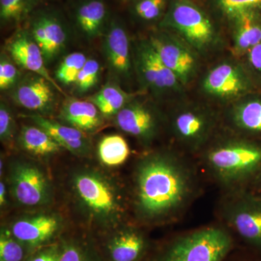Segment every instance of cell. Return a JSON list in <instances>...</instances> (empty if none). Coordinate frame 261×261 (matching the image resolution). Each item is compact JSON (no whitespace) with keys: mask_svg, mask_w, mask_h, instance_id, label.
Here are the masks:
<instances>
[{"mask_svg":"<svg viewBox=\"0 0 261 261\" xmlns=\"http://www.w3.org/2000/svg\"><path fill=\"white\" fill-rule=\"evenodd\" d=\"M232 245L231 235L224 228H201L174 240L161 261H223Z\"/></svg>","mask_w":261,"mask_h":261,"instance_id":"6","label":"cell"},{"mask_svg":"<svg viewBox=\"0 0 261 261\" xmlns=\"http://www.w3.org/2000/svg\"><path fill=\"white\" fill-rule=\"evenodd\" d=\"M20 145L29 153L47 156L58 153L62 147L39 126H24L19 137Z\"/></svg>","mask_w":261,"mask_h":261,"instance_id":"25","label":"cell"},{"mask_svg":"<svg viewBox=\"0 0 261 261\" xmlns=\"http://www.w3.org/2000/svg\"><path fill=\"white\" fill-rule=\"evenodd\" d=\"M38 0H0V20L3 25H16L25 20Z\"/></svg>","mask_w":261,"mask_h":261,"instance_id":"27","label":"cell"},{"mask_svg":"<svg viewBox=\"0 0 261 261\" xmlns=\"http://www.w3.org/2000/svg\"><path fill=\"white\" fill-rule=\"evenodd\" d=\"M167 0H136L133 11L144 21H154L162 16Z\"/></svg>","mask_w":261,"mask_h":261,"instance_id":"33","label":"cell"},{"mask_svg":"<svg viewBox=\"0 0 261 261\" xmlns=\"http://www.w3.org/2000/svg\"><path fill=\"white\" fill-rule=\"evenodd\" d=\"M217 116L211 108L200 103L177 102L171 116V128L178 143L192 151L205 146L214 135Z\"/></svg>","mask_w":261,"mask_h":261,"instance_id":"7","label":"cell"},{"mask_svg":"<svg viewBox=\"0 0 261 261\" xmlns=\"http://www.w3.org/2000/svg\"><path fill=\"white\" fill-rule=\"evenodd\" d=\"M135 74L141 87L158 99L181 101L185 87L156 53L148 39H141L132 46Z\"/></svg>","mask_w":261,"mask_h":261,"instance_id":"4","label":"cell"},{"mask_svg":"<svg viewBox=\"0 0 261 261\" xmlns=\"http://www.w3.org/2000/svg\"><path fill=\"white\" fill-rule=\"evenodd\" d=\"M28 31L42 49L47 63L58 58L68 41V32L64 23L59 15L53 12L36 13L31 19Z\"/></svg>","mask_w":261,"mask_h":261,"instance_id":"13","label":"cell"},{"mask_svg":"<svg viewBox=\"0 0 261 261\" xmlns=\"http://www.w3.org/2000/svg\"><path fill=\"white\" fill-rule=\"evenodd\" d=\"M15 123L9 106L5 102L0 105V139L2 142L9 143L15 135Z\"/></svg>","mask_w":261,"mask_h":261,"instance_id":"34","label":"cell"},{"mask_svg":"<svg viewBox=\"0 0 261 261\" xmlns=\"http://www.w3.org/2000/svg\"><path fill=\"white\" fill-rule=\"evenodd\" d=\"M6 49L18 67L44 77L58 92L65 95L61 86L49 74L42 49L34 40L28 29H20L15 32L8 41Z\"/></svg>","mask_w":261,"mask_h":261,"instance_id":"15","label":"cell"},{"mask_svg":"<svg viewBox=\"0 0 261 261\" xmlns=\"http://www.w3.org/2000/svg\"><path fill=\"white\" fill-rule=\"evenodd\" d=\"M30 118L37 126L45 130L62 148L76 154H84L88 152L89 140L82 130L68 125L62 124L42 115H32Z\"/></svg>","mask_w":261,"mask_h":261,"instance_id":"22","label":"cell"},{"mask_svg":"<svg viewBox=\"0 0 261 261\" xmlns=\"http://www.w3.org/2000/svg\"><path fill=\"white\" fill-rule=\"evenodd\" d=\"M11 183L13 196L21 205L39 206L49 200V182L41 170L33 165H15L12 170Z\"/></svg>","mask_w":261,"mask_h":261,"instance_id":"14","label":"cell"},{"mask_svg":"<svg viewBox=\"0 0 261 261\" xmlns=\"http://www.w3.org/2000/svg\"><path fill=\"white\" fill-rule=\"evenodd\" d=\"M6 204V187L4 182L0 183V205H5Z\"/></svg>","mask_w":261,"mask_h":261,"instance_id":"38","label":"cell"},{"mask_svg":"<svg viewBox=\"0 0 261 261\" xmlns=\"http://www.w3.org/2000/svg\"><path fill=\"white\" fill-rule=\"evenodd\" d=\"M160 27L177 34L200 57L219 50L224 44L210 17L192 0H171Z\"/></svg>","mask_w":261,"mask_h":261,"instance_id":"3","label":"cell"},{"mask_svg":"<svg viewBox=\"0 0 261 261\" xmlns=\"http://www.w3.org/2000/svg\"><path fill=\"white\" fill-rule=\"evenodd\" d=\"M137 97L117 113L115 121L117 126L125 133L144 143H149L159 134L161 114L151 103Z\"/></svg>","mask_w":261,"mask_h":261,"instance_id":"12","label":"cell"},{"mask_svg":"<svg viewBox=\"0 0 261 261\" xmlns=\"http://www.w3.org/2000/svg\"><path fill=\"white\" fill-rule=\"evenodd\" d=\"M101 66L94 58H89L80 70L74 83L75 92L78 94L87 93L99 82Z\"/></svg>","mask_w":261,"mask_h":261,"instance_id":"30","label":"cell"},{"mask_svg":"<svg viewBox=\"0 0 261 261\" xmlns=\"http://www.w3.org/2000/svg\"><path fill=\"white\" fill-rule=\"evenodd\" d=\"M245 64L261 86V41L247 53Z\"/></svg>","mask_w":261,"mask_h":261,"instance_id":"35","label":"cell"},{"mask_svg":"<svg viewBox=\"0 0 261 261\" xmlns=\"http://www.w3.org/2000/svg\"><path fill=\"white\" fill-rule=\"evenodd\" d=\"M73 188L82 205L94 218L106 223L119 219L123 211L119 195L100 173L91 171L77 173Z\"/></svg>","mask_w":261,"mask_h":261,"instance_id":"8","label":"cell"},{"mask_svg":"<svg viewBox=\"0 0 261 261\" xmlns=\"http://www.w3.org/2000/svg\"><path fill=\"white\" fill-rule=\"evenodd\" d=\"M102 50L113 76L128 82L135 74L133 51L129 36L123 23L112 20L103 35Z\"/></svg>","mask_w":261,"mask_h":261,"instance_id":"11","label":"cell"},{"mask_svg":"<svg viewBox=\"0 0 261 261\" xmlns=\"http://www.w3.org/2000/svg\"><path fill=\"white\" fill-rule=\"evenodd\" d=\"M87 58L84 53L75 51L68 54L58 65L56 72V80L64 85L74 84L75 80L87 62Z\"/></svg>","mask_w":261,"mask_h":261,"instance_id":"29","label":"cell"},{"mask_svg":"<svg viewBox=\"0 0 261 261\" xmlns=\"http://www.w3.org/2000/svg\"><path fill=\"white\" fill-rule=\"evenodd\" d=\"M224 215L239 236L261 252V195L242 192L233 196Z\"/></svg>","mask_w":261,"mask_h":261,"instance_id":"10","label":"cell"},{"mask_svg":"<svg viewBox=\"0 0 261 261\" xmlns=\"http://www.w3.org/2000/svg\"><path fill=\"white\" fill-rule=\"evenodd\" d=\"M260 87L245 63L237 58L223 60L213 65L200 84L201 92L206 97L228 105L259 91Z\"/></svg>","mask_w":261,"mask_h":261,"instance_id":"5","label":"cell"},{"mask_svg":"<svg viewBox=\"0 0 261 261\" xmlns=\"http://www.w3.org/2000/svg\"><path fill=\"white\" fill-rule=\"evenodd\" d=\"M61 248L57 246L47 247L33 255L28 261H59Z\"/></svg>","mask_w":261,"mask_h":261,"instance_id":"37","label":"cell"},{"mask_svg":"<svg viewBox=\"0 0 261 261\" xmlns=\"http://www.w3.org/2000/svg\"><path fill=\"white\" fill-rule=\"evenodd\" d=\"M18 65L9 55L2 53L0 56V89L2 91L14 88L20 80Z\"/></svg>","mask_w":261,"mask_h":261,"instance_id":"32","label":"cell"},{"mask_svg":"<svg viewBox=\"0 0 261 261\" xmlns=\"http://www.w3.org/2000/svg\"><path fill=\"white\" fill-rule=\"evenodd\" d=\"M58 226L59 223L56 217L42 215L19 220L12 226L10 231L23 245L37 247L49 240Z\"/></svg>","mask_w":261,"mask_h":261,"instance_id":"19","label":"cell"},{"mask_svg":"<svg viewBox=\"0 0 261 261\" xmlns=\"http://www.w3.org/2000/svg\"><path fill=\"white\" fill-rule=\"evenodd\" d=\"M135 181L136 207L146 221L178 214L194 190L190 168L178 156L166 151L144 158L137 166Z\"/></svg>","mask_w":261,"mask_h":261,"instance_id":"1","label":"cell"},{"mask_svg":"<svg viewBox=\"0 0 261 261\" xmlns=\"http://www.w3.org/2000/svg\"><path fill=\"white\" fill-rule=\"evenodd\" d=\"M227 118L231 126L244 137L261 140V91L230 104Z\"/></svg>","mask_w":261,"mask_h":261,"instance_id":"17","label":"cell"},{"mask_svg":"<svg viewBox=\"0 0 261 261\" xmlns=\"http://www.w3.org/2000/svg\"><path fill=\"white\" fill-rule=\"evenodd\" d=\"M59 261H92L83 247L74 243H65L61 247Z\"/></svg>","mask_w":261,"mask_h":261,"instance_id":"36","label":"cell"},{"mask_svg":"<svg viewBox=\"0 0 261 261\" xmlns=\"http://www.w3.org/2000/svg\"><path fill=\"white\" fill-rule=\"evenodd\" d=\"M130 154L129 147L123 137L118 135L103 137L98 146L99 159L106 166H118L123 164Z\"/></svg>","mask_w":261,"mask_h":261,"instance_id":"26","label":"cell"},{"mask_svg":"<svg viewBox=\"0 0 261 261\" xmlns=\"http://www.w3.org/2000/svg\"><path fill=\"white\" fill-rule=\"evenodd\" d=\"M147 247L145 237L134 228L122 230L110 241V256L113 261H139Z\"/></svg>","mask_w":261,"mask_h":261,"instance_id":"23","label":"cell"},{"mask_svg":"<svg viewBox=\"0 0 261 261\" xmlns=\"http://www.w3.org/2000/svg\"><path fill=\"white\" fill-rule=\"evenodd\" d=\"M205 159L221 183L238 186L261 173V142L245 137L225 139L211 147Z\"/></svg>","mask_w":261,"mask_h":261,"instance_id":"2","label":"cell"},{"mask_svg":"<svg viewBox=\"0 0 261 261\" xmlns=\"http://www.w3.org/2000/svg\"><path fill=\"white\" fill-rule=\"evenodd\" d=\"M137 96L138 94L127 92L116 83H108L88 100L97 106L103 116L115 117Z\"/></svg>","mask_w":261,"mask_h":261,"instance_id":"24","label":"cell"},{"mask_svg":"<svg viewBox=\"0 0 261 261\" xmlns=\"http://www.w3.org/2000/svg\"><path fill=\"white\" fill-rule=\"evenodd\" d=\"M23 256L22 243L11 231L3 229L0 235V261H21Z\"/></svg>","mask_w":261,"mask_h":261,"instance_id":"31","label":"cell"},{"mask_svg":"<svg viewBox=\"0 0 261 261\" xmlns=\"http://www.w3.org/2000/svg\"><path fill=\"white\" fill-rule=\"evenodd\" d=\"M135 1H136V0H135Z\"/></svg>","mask_w":261,"mask_h":261,"instance_id":"40","label":"cell"},{"mask_svg":"<svg viewBox=\"0 0 261 261\" xmlns=\"http://www.w3.org/2000/svg\"><path fill=\"white\" fill-rule=\"evenodd\" d=\"M213 6L228 21L246 13L261 14V0H211Z\"/></svg>","mask_w":261,"mask_h":261,"instance_id":"28","label":"cell"},{"mask_svg":"<svg viewBox=\"0 0 261 261\" xmlns=\"http://www.w3.org/2000/svg\"><path fill=\"white\" fill-rule=\"evenodd\" d=\"M161 61L185 87L195 80L200 68V55L182 38L161 29L149 37Z\"/></svg>","mask_w":261,"mask_h":261,"instance_id":"9","label":"cell"},{"mask_svg":"<svg viewBox=\"0 0 261 261\" xmlns=\"http://www.w3.org/2000/svg\"><path fill=\"white\" fill-rule=\"evenodd\" d=\"M55 88L41 75L30 73L13 88L12 98L18 106L39 115L49 114L56 106Z\"/></svg>","mask_w":261,"mask_h":261,"instance_id":"16","label":"cell"},{"mask_svg":"<svg viewBox=\"0 0 261 261\" xmlns=\"http://www.w3.org/2000/svg\"><path fill=\"white\" fill-rule=\"evenodd\" d=\"M102 115L97 106L88 100L66 97L60 118L68 126L83 132H93L102 124Z\"/></svg>","mask_w":261,"mask_h":261,"instance_id":"20","label":"cell"},{"mask_svg":"<svg viewBox=\"0 0 261 261\" xmlns=\"http://www.w3.org/2000/svg\"><path fill=\"white\" fill-rule=\"evenodd\" d=\"M75 23L89 39L104 35L108 24V10L103 0H82L75 12Z\"/></svg>","mask_w":261,"mask_h":261,"instance_id":"21","label":"cell"},{"mask_svg":"<svg viewBox=\"0 0 261 261\" xmlns=\"http://www.w3.org/2000/svg\"><path fill=\"white\" fill-rule=\"evenodd\" d=\"M255 179L257 180V187H258L259 190H260L261 193V173L257 176V177L255 178Z\"/></svg>","mask_w":261,"mask_h":261,"instance_id":"39","label":"cell"},{"mask_svg":"<svg viewBox=\"0 0 261 261\" xmlns=\"http://www.w3.org/2000/svg\"><path fill=\"white\" fill-rule=\"evenodd\" d=\"M229 23L231 25V53L238 59L244 58L261 41V14L244 13Z\"/></svg>","mask_w":261,"mask_h":261,"instance_id":"18","label":"cell"}]
</instances>
